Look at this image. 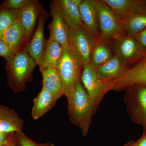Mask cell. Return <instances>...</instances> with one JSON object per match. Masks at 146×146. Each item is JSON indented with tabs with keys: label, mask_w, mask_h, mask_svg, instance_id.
Returning <instances> with one entry per match:
<instances>
[{
	"label": "cell",
	"mask_w": 146,
	"mask_h": 146,
	"mask_svg": "<svg viewBox=\"0 0 146 146\" xmlns=\"http://www.w3.org/2000/svg\"><path fill=\"white\" fill-rule=\"evenodd\" d=\"M124 102L131 120L146 129V84L131 86L125 90Z\"/></svg>",
	"instance_id": "obj_4"
},
{
	"label": "cell",
	"mask_w": 146,
	"mask_h": 146,
	"mask_svg": "<svg viewBox=\"0 0 146 146\" xmlns=\"http://www.w3.org/2000/svg\"><path fill=\"white\" fill-rule=\"evenodd\" d=\"M61 16L69 28L83 24L78 7L73 0H56Z\"/></svg>",
	"instance_id": "obj_19"
},
{
	"label": "cell",
	"mask_w": 146,
	"mask_h": 146,
	"mask_svg": "<svg viewBox=\"0 0 146 146\" xmlns=\"http://www.w3.org/2000/svg\"><path fill=\"white\" fill-rule=\"evenodd\" d=\"M99 20L100 37L106 41L117 39L125 34L123 23L117 17L102 0H96Z\"/></svg>",
	"instance_id": "obj_6"
},
{
	"label": "cell",
	"mask_w": 146,
	"mask_h": 146,
	"mask_svg": "<svg viewBox=\"0 0 146 146\" xmlns=\"http://www.w3.org/2000/svg\"><path fill=\"white\" fill-rule=\"evenodd\" d=\"M37 145L38 146H54L49 144H40V145Z\"/></svg>",
	"instance_id": "obj_33"
},
{
	"label": "cell",
	"mask_w": 146,
	"mask_h": 146,
	"mask_svg": "<svg viewBox=\"0 0 146 146\" xmlns=\"http://www.w3.org/2000/svg\"><path fill=\"white\" fill-rule=\"evenodd\" d=\"M123 146H146V135L143 133L138 140L128 141Z\"/></svg>",
	"instance_id": "obj_28"
},
{
	"label": "cell",
	"mask_w": 146,
	"mask_h": 146,
	"mask_svg": "<svg viewBox=\"0 0 146 146\" xmlns=\"http://www.w3.org/2000/svg\"><path fill=\"white\" fill-rule=\"evenodd\" d=\"M16 133H14L7 145L5 146H16Z\"/></svg>",
	"instance_id": "obj_31"
},
{
	"label": "cell",
	"mask_w": 146,
	"mask_h": 146,
	"mask_svg": "<svg viewBox=\"0 0 146 146\" xmlns=\"http://www.w3.org/2000/svg\"><path fill=\"white\" fill-rule=\"evenodd\" d=\"M146 28V4L133 12L123 22L124 32L131 36Z\"/></svg>",
	"instance_id": "obj_22"
},
{
	"label": "cell",
	"mask_w": 146,
	"mask_h": 146,
	"mask_svg": "<svg viewBox=\"0 0 146 146\" xmlns=\"http://www.w3.org/2000/svg\"><path fill=\"white\" fill-rule=\"evenodd\" d=\"M108 41L99 38L91 54V64L96 68L107 62L114 56L110 50Z\"/></svg>",
	"instance_id": "obj_23"
},
{
	"label": "cell",
	"mask_w": 146,
	"mask_h": 146,
	"mask_svg": "<svg viewBox=\"0 0 146 146\" xmlns=\"http://www.w3.org/2000/svg\"><path fill=\"white\" fill-rule=\"evenodd\" d=\"M0 39L14 54L22 50V47L28 39L19 16L0 35Z\"/></svg>",
	"instance_id": "obj_12"
},
{
	"label": "cell",
	"mask_w": 146,
	"mask_h": 146,
	"mask_svg": "<svg viewBox=\"0 0 146 146\" xmlns=\"http://www.w3.org/2000/svg\"><path fill=\"white\" fill-rule=\"evenodd\" d=\"M97 41L83 24L69 29L68 43L81 56L84 64L90 63L91 54Z\"/></svg>",
	"instance_id": "obj_8"
},
{
	"label": "cell",
	"mask_w": 146,
	"mask_h": 146,
	"mask_svg": "<svg viewBox=\"0 0 146 146\" xmlns=\"http://www.w3.org/2000/svg\"><path fill=\"white\" fill-rule=\"evenodd\" d=\"M19 16V10L10 9L3 3L0 5V35L10 26Z\"/></svg>",
	"instance_id": "obj_24"
},
{
	"label": "cell",
	"mask_w": 146,
	"mask_h": 146,
	"mask_svg": "<svg viewBox=\"0 0 146 146\" xmlns=\"http://www.w3.org/2000/svg\"><path fill=\"white\" fill-rule=\"evenodd\" d=\"M133 36L140 45L146 49V28Z\"/></svg>",
	"instance_id": "obj_29"
},
{
	"label": "cell",
	"mask_w": 146,
	"mask_h": 146,
	"mask_svg": "<svg viewBox=\"0 0 146 146\" xmlns=\"http://www.w3.org/2000/svg\"><path fill=\"white\" fill-rule=\"evenodd\" d=\"M14 55L2 40L0 39V56L3 58L7 63H9L12 60Z\"/></svg>",
	"instance_id": "obj_26"
},
{
	"label": "cell",
	"mask_w": 146,
	"mask_h": 146,
	"mask_svg": "<svg viewBox=\"0 0 146 146\" xmlns=\"http://www.w3.org/2000/svg\"><path fill=\"white\" fill-rule=\"evenodd\" d=\"M28 1L29 0H7L3 3L9 9L18 10L24 6Z\"/></svg>",
	"instance_id": "obj_27"
},
{
	"label": "cell",
	"mask_w": 146,
	"mask_h": 146,
	"mask_svg": "<svg viewBox=\"0 0 146 146\" xmlns=\"http://www.w3.org/2000/svg\"><path fill=\"white\" fill-rule=\"evenodd\" d=\"M78 7L82 23L94 37L98 40L100 37V31L96 0H83Z\"/></svg>",
	"instance_id": "obj_13"
},
{
	"label": "cell",
	"mask_w": 146,
	"mask_h": 146,
	"mask_svg": "<svg viewBox=\"0 0 146 146\" xmlns=\"http://www.w3.org/2000/svg\"><path fill=\"white\" fill-rule=\"evenodd\" d=\"M63 47L55 40L48 39L39 63V70L48 67L56 68L63 53Z\"/></svg>",
	"instance_id": "obj_18"
},
{
	"label": "cell",
	"mask_w": 146,
	"mask_h": 146,
	"mask_svg": "<svg viewBox=\"0 0 146 146\" xmlns=\"http://www.w3.org/2000/svg\"><path fill=\"white\" fill-rule=\"evenodd\" d=\"M14 133L0 131V146L7 145Z\"/></svg>",
	"instance_id": "obj_30"
},
{
	"label": "cell",
	"mask_w": 146,
	"mask_h": 146,
	"mask_svg": "<svg viewBox=\"0 0 146 146\" xmlns=\"http://www.w3.org/2000/svg\"><path fill=\"white\" fill-rule=\"evenodd\" d=\"M24 121L13 110L0 104V131L16 133L23 131Z\"/></svg>",
	"instance_id": "obj_16"
},
{
	"label": "cell",
	"mask_w": 146,
	"mask_h": 146,
	"mask_svg": "<svg viewBox=\"0 0 146 146\" xmlns=\"http://www.w3.org/2000/svg\"><path fill=\"white\" fill-rule=\"evenodd\" d=\"M40 70L43 78V88L50 92L58 99L63 96V86L57 69L48 67Z\"/></svg>",
	"instance_id": "obj_21"
},
{
	"label": "cell",
	"mask_w": 146,
	"mask_h": 146,
	"mask_svg": "<svg viewBox=\"0 0 146 146\" xmlns=\"http://www.w3.org/2000/svg\"><path fill=\"white\" fill-rule=\"evenodd\" d=\"M143 133H144V134H145V135H146V129H145V130H144Z\"/></svg>",
	"instance_id": "obj_34"
},
{
	"label": "cell",
	"mask_w": 146,
	"mask_h": 146,
	"mask_svg": "<svg viewBox=\"0 0 146 146\" xmlns=\"http://www.w3.org/2000/svg\"><path fill=\"white\" fill-rule=\"evenodd\" d=\"M36 65L34 59L23 49L6 63L7 83L15 93L24 91L27 83L33 81V73Z\"/></svg>",
	"instance_id": "obj_3"
},
{
	"label": "cell",
	"mask_w": 146,
	"mask_h": 146,
	"mask_svg": "<svg viewBox=\"0 0 146 146\" xmlns=\"http://www.w3.org/2000/svg\"><path fill=\"white\" fill-rule=\"evenodd\" d=\"M68 100V114L71 123L76 126L85 137L89 132L95 114L92 103L84 87L81 78L77 82L70 98Z\"/></svg>",
	"instance_id": "obj_1"
},
{
	"label": "cell",
	"mask_w": 146,
	"mask_h": 146,
	"mask_svg": "<svg viewBox=\"0 0 146 146\" xmlns=\"http://www.w3.org/2000/svg\"><path fill=\"white\" fill-rule=\"evenodd\" d=\"M48 17V13L42 7L39 11L37 27L32 39L24 50L34 59L36 65L39 63L45 50L46 43L44 36V25Z\"/></svg>",
	"instance_id": "obj_10"
},
{
	"label": "cell",
	"mask_w": 146,
	"mask_h": 146,
	"mask_svg": "<svg viewBox=\"0 0 146 146\" xmlns=\"http://www.w3.org/2000/svg\"><path fill=\"white\" fill-rule=\"evenodd\" d=\"M58 99L50 92L42 87L36 98L33 100L32 117L36 120L42 117L55 104Z\"/></svg>",
	"instance_id": "obj_17"
},
{
	"label": "cell",
	"mask_w": 146,
	"mask_h": 146,
	"mask_svg": "<svg viewBox=\"0 0 146 146\" xmlns=\"http://www.w3.org/2000/svg\"><path fill=\"white\" fill-rule=\"evenodd\" d=\"M81 80L91 100L95 114L105 95L107 94L104 85L100 80L96 69L90 63L84 64Z\"/></svg>",
	"instance_id": "obj_9"
},
{
	"label": "cell",
	"mask_w": 146,
	"mask_h": 146,
	"mask_svg": "<svg viewBox=\"0 0 146 146\" xmlns=\"http://www.w3.org/2000/svg\"><path fill=\"white\" fill-rule=\"evenodd\" d=\"M123 23L146 1L140 0H102Z\"/></svg>",
	"instance_id": "obj_15"
},
{
	"label": "cell",
	"mask_w": 146,
	"mask_h": 146,
	"mask_svg": "<svg viewBox=\"0 0 146 146\" xmlns=\"http://www.w3.org/2000/svg\"><path fill=\"white\" fill-rule=\"evenodd\" d=\"M52 20L48 27L50 31L49 39L55 40L63 47L68 44L69 28L61 16L56 1H52L50 5Z\"/></svg>",
	"instance_id": "obj_11"
},
{
	"label": "cell",
	"mask_w": 146,
	"mask_h": 146,
	"mask_svg": "<svg viewBox=\"0 0 146 146\" xmlns=\"http://www.w3.org/2000/svg\"><path fill=\"white\" fill-rule=\"evenodd\" d=\"M42 7L38 1L29 0L19 10V18L27 39L34 31Z\"/></svg>",
	"instance_id": "obj_14"
},
{
	"label": "cell",
	"mask_w": 146,
	"mask_h": 146,
	"mask_svg": "<svg viewBox=\"0 0 146 146\" xmlns=\"http://www.w3.org/2000/svg\"><path fill=\"white\" fill-rule=\"evenodd\" d=\"M84 64L81 56L69 43L63 47L56 68L62 82L63 95L67 100L70 98L77 82L81 78Z\"/></svg>",
	"instance_id": "obj_2"
},
{
	"label": "cell",
	"mask_w": 146,
	"mask_h": 146,
	"mask_svg": "<svg viewBox=\"0 0 146 146\" xmlns=\"http://www.w3.org/2000/svg\"><path fill=\"white\" fill-rule=\"evenodd\" d=\"M101 82L107 93L110 91H125L132 86L146 84V56L116 78Z\"/></svg>",
	"instance_id": "obj_5"
},
{
	"label": "cell",
	"mask_w": 146,
	"mask_h": 146,
	"mask_svg": "<svg viewBox=\"0 0 146 146\" xmlns=\"http://www.w3.org/2000/svg\"><path fill=\"white\" fill-rule=\"evenodd\" d=\"M73 1L79 7L81 4L83 0H73Z\"/></svg>",
	"instance_id": "obj_32"
},
{
	"label": "cell",
	"mask_w": 146,
	"mask_h": 146,
	"mask_svg": "<svg viewBox=\"0 0 146 146\" xmlns=\"http://www.w3.org/2000/svg\"><path fill=\"white\" fill-rule=\"evenodd\" d=\"M16 141L20 146H38L28 138L23 131L16 132Z\"/></svg>",
	"instance_id": "obj_25"
},
{
	"label": "cell",
	"mask_w": 146,
	"mask_h": 146,
	"mask_svg": "<svg viewBox=\"0 0 146 146\" xmlns=\"http://www.w3.org/2000/svg\"><path fill=\"white\" fill-rule=\"evenodd\" d=\"M115 41L114 55L129 67L146 57V49L133 36L124 34Z\"/></svg>",
	"instance_id": "obj_7"
},
{
	"label": "cell",
	"mask_w": 146,
	"mask_h": 146,
	"mask_svg": "<svg viewBox=\"0 0 146 146\" xmlns=\"http://www.w3.org/2000/svg\"><path fill=\"white\" fill-rule=\"evenodd\" d=\"M114 55L110 60L96 68L101 81H108L121 75L129 68Z\"/></svg>",
	"instance_id": "obj_20"
}]
</instances>
